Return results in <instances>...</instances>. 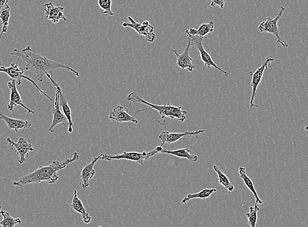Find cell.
<instances>
[{"instance_id": "cell-1", "label": "cell", "mask_w": 308, "mask_h": 227, "mask_svg": "<svg viewBox=\"0 0 308 227\" xmlns=\"http://www.w3.org/2000/svg\"><path fill=\"white\" fill-rule=\"evenodd\" d=\"M9 55L17 57L18 59L24 61L26 63L24 69L34 72L36 75V79L40 82H43V75L45 74H50L53 77L54 70L58 68L70 70L77 75V77H80L79 72L77 70L66 65L65 64L50 60L45 57L37 54L29 45L22 49H13V52H11Z\"/></svg>"}, {"instance_id": "cell-2", "label": "cell", "mask_w": 308, "mask_h": 227, "mask_svg": "<svg viewBox=\"0 0 308 227\" xmlns=\"http://www.w3.org/2000/svg\"><path fill=\"white\" fill-rule=\"evenodd\" d=\"M80 155L77 152L73 153V157L68 158L63 162L55 160L52 164L47 166H39L38 169L32 173L22 176L20 180L13 181V185L15 187H23L25 185L32 183H39L45 181L48 183H56L59 180L58 171L66 168L71 163L78 161Z\"/></svg>"}, {"instance_id": "cell-3", "label": "cell", "mask_w": 308, "mask_h": 227, "mask_svg": "<svg viewBox=\"0 0 308 227\" xmlns=\"http://www.w3.org/2000/svg\"><path fill=\"white\" fill-rule=\"evenodd\" d=\"M127 100L131 103H142L149 106L147 109L137 110L135 112L134 116L140 112L147 111L149 109L156 110L159 113L161 119L169 118L172 120L177 119L178 121H184L186 119L187 112L183 111L181 107H175L170 104V102L165 103L164 105H153L152 103L146 102L144 99L139 94L135 92H132L129 94L127 97Z\"/></svg>"}, {"instance_id": "cell-4", "label": "cell", "mask_w": 308, "mask_h": 227, "mask_svg": "<svg viewBox=\"0 0 308 227\" xmlns=\"http://www.w3.org/2000/svg\"><path fill=\"white\" fill-rule=\"evenodd\" d=\"M19 60L20 59L18 58L17 63H11L10 65H9L8 67L0 66V72L6 73L7 75H9V77L11 78V80H15L16 82V84H17V86H20V85H22V79L28 80V81L31 82V83L36 87V89H38V90L40 91L41 93L43 94V95H44L45 97L50 100V102L54 103V100H53L47 93H45L44 91L42 90V89H41L40 87L36 84V82H34L33 80L31 79V78L27 77V75H25V69H23L22 68H20L19 66L18 65V61H19Z\"/></svg>"}, {"instance_id": "cell-5", "label": "cell", "mask_w": 308, "mask_h": 227, "mask_svg": "<svg viewBox=\"0 0 308 227\" xmlns=\"http://www.w3.org/2000/svg\"><path fill=\"white\" fill-rule=\"evenodd\" d=\"M157 154L155 149L149 151V152L145 150L142 153L126 152V151H124L123 153L114 156L105 155V154L102 153L101 154L100 160H107V161L109 162L112 161V160H127L137 163V164L143 166L146 160H149V158L153 157L155 155H157Z\"/></svg>"}, {"instance_id": "cell-6", "label": "cell", "mask_w": 308, "mask_h": 227, "mask_svg": "<svg viewBox=\"0 0 308 227\" xmlns=\"http://www.w3.org/2000/svg\"><path fill=\"white\" fill-rule=\"evenodd\" d=\"M187 35L188 40L191 43V46L196 47L198 51L200 53V56H201V60L204 63V66H206L208 69H210V67H214L216 70L220 71L225 77H228L229 75V72L227 71L222 69L220 67V65L215 63L213 59H211L210 55L208 54L204 49L203 44H202V40L203 38L199 37L198 36L190 35L187 33H185Z\"/></svg>"}, {"instance_id": "cell-7", "label": "cell", "mask_w": 308, "mask_h": 227, "mask_svg": "<svg viewBox=\"0 0 308 227\" xmlns=\"http://www.w3.org/2000/svg\"><path fill=\"white\" fill-rule=\"evenodd\" d=\"M280 10L275 18L268 17V19L259 24L258 29L260 33L272 34L277 38V43H280L282 47H288V43L280 35V31L278 27L277 22L282 17V13L285 11L283 6L279 7Z\"/></svg>"}, {"instance_id": "cell-8", "label": "cell", "mask_w": 308, "mask_h": 227, "mask_svg": "<svg viewBox=\"0 0 308 227\" xmlns=\"http://www.w3.org/2000/svg\"><path fill=\"white\" fill-rule=\"evenodd\" d=\"M274 61L275 59L273 56H269L264 59V61L262 62V65L257 70H255L254 73L250 72V74H252V81L251 83H250V86L252 87V95L250 100V108L259 107L258 105L254 103V98L256 97L257 94V88H258L262 78H263L264 72H265L266 70L268 69V66L272 68L271 63Z\"/></svg>"}, {"instance_id": "cell-9", "label": "cell", "mask_w": 308, "mask_h": 227, "mask_svg": "<svg viewBox=\"0 0 308 227\" xmlns=\"http://www.w3.org/2000/svg\"><path fill=\"white\" fill-rule=\"evenodd\" d=\"M129 22H124L122 25L124 28L133 29L139 36H144L147 42H153L156 38V34L154 33V27L152 26L148 20L138 23L132 17L128 16Z\"/></svg>"}, {"instance_id": "cell-10", "label": "cell", "mask_w": 308, "mask_h": 227, "mask_svg": "<svg viewBox=\"0 0 308 227\" xmlns=\"http://www.w3.org/2000/svg\"><path fill=\"white\" fill-rule=\"evenodd\" d=\"M46 77L49 79L52 84L54 85V88L57 89L59 92V107H61L62 111L63 112L64 116H66V119L68 121V133H72L73 129V120L72 118V112L70 107L68 105V99L66 97L65 94L63 93V90L60 87V85L57 83L56 81L54 79V78L50 74H45Z\"/></svg>"}, {"instance_id": "cell-11", "label": "cell", "mask_w": 308, "mask_h": 227, "mask_svg": "<svg viewBox=\"0 0 308 227\" xmlns=\"http://www.w3.org/2000/svg\"><path fill=\"white\" fill-rule=\"evenodd\" d=\"M6 141L9 144V145L13 146L15 148V153L19 157L18 162L20 164H24L27 161V156L29 155L30 152L34 151L32 144L28 143L27 140L23 137H20L18 139L17 143L14 142L12 139L8 137Z\"/></svg>"}, {"instance_id": "cell-12", "label": "cell", "mask_w": 308, "mask_h": 227, "mask_svg": "<svg viewBox=\"0 0 308 227\" xmlns=\"http://www.w3.org/2000/svg\"><path fill=\"white\" fill-rule=\"evenodd\" d=\"M164 128L165 131L161 132L159 135H158V139L162 141L161 146H162L164 143L171 144L175 143V142L178 141L179 139L185 137L195 136L198 137L204 133V130H198L197 132H194L171 133L167 130L165 125H164Z\"/></svg>"}, {"instance_id": "cell-13", "label": "cell", "mask_w": 308, "mask_h": 227, "mask_svg": "<svg viewBox=\"0 0 308 227\" xmlns=\"http://www.w3.org/2000/svg\"><path fill=\"white\" fill-rule=\"evenodd\" d=\"M8 87L10 90V100H9L8 105V109L9 111H13L14 108L17 106H21L23 109L27 110L28 114H35V112L32 111L31 109L27 107L22 103L21 96L17 90V84L15 80H11L8 83Z\"/></svg>"}, {"instance_id": "cell-14", "label": "cell", "mask_w": 308, "mask_h": 227, "mask_svg": "<svg viewBox=\"0 0 308 227\" xmlns=\"http://www.w3.org/2000/svg\"><path fill=\"white\" fill-rule=\"evenodd\" d=\"M55 91V107L52 109L53 120L49 128V132L54 133L55 126L62 124L64 127H68V121L66 116L61 111V107H59V96L57 89L54 88Z\"/></svg>"}, {"instance_id": "cell-15", "label": "cell", "mask_w": 308, "mask_h": 227, "mask_svg": "<svg viewBox=\"0 0 308 227\" xmlns=\"http://www.w3.org/2000/svg\"><path fill=\"white\" fill-rule=\"evenodd\" d=\"M45 11V19L50 20L53 24L58 23L59 20L63 19L66 21L67 19L64 15L63 7L55 6L52 2L43 5Z\"/></svg>"}, {"instance_id": "cell-16", "label": "cell", "mask_w": 308, "mask_h": 227, "mask_svg": "<svg viewBox=\"0 0 308 227\" xmlns=\"http://www.w3.org/2000/svg\"><path fill=\"white\" fill-rule=\"evenodd\" d=\"M191 43L188 40L187 46L181 54H179L176 49H173L174 54L177 57V65L181 70H186L192 72L195 70V65L193 64V59L190 56L189 50Z\"/></svg>"}, {"instance_id": "cell-17", "label": "cell", "mask_w": 308, "mask_h": 227, "mask_svg": "<svg viewBox=\"0 0 308 227\" xmlns=\"http://www.w3.org/2000/svg\"><path fill=\"white\" fill-rule=\"evenodd\" d=\"M109 118L110 120L117 123L123 122H132L137 124L138 120L133 116L128 113V111H125L124 107L116 106L112 111L110 112Z\"/></svg>"}, {"instance_id": "cell-18", "label": "cell", "mask_w": 308, "mask_h": 227, "mask_svg": "<svg viewBox=\"0 0 308 227\" xmlns=\"http://www.w3.org/2000/svg\"><path fill=\"white\" fill-rule=\"evenodd\" d=\"M101 159V155L98 157L93 158L90 163L85 166L83 168L81 174H80V180H81V187L83 189L86 190L88 189L90 181L94 175H96V170L94 166L99 160Z\"/></svg>"}, {"instance_id": "cell-19", "label": "cell", "mask_w": 308, "mask_h": 227, "mask_svg": "<svg viewBox=\"0 0 308 227\" xmlns=\"http://www.w3.org/2000/svg\"><path fill=\"white\" fill-rule=\"evenodd\" d=\"M0 120H4L8 125L9 130H14L15 132H18L19 130H22V134L25 130L31 128L32 123L29 120H18V119L10 118L0 111Z\"/></svg>"}, {"instance_id": "cell-20", "label": "cell", "mask_w": 308, "mask_h": 227, "mask_svg": "<svg viewBox=\"0 0 308 227\" xmlns=\"http://www.w3.org/2000/svg\"><path fill=\"white\" fill-rule=\"evenodd\" d=\"M70 207L73 210L82 215L83 221L84 223L89 224L91 222V217L89 213L87 212L86 208L84 207L81 199L78 198L77 190L74 191L72 203L70 204Z\"/></svg>"}, {"instance_id": "cell-21", "label": "cell", "mask_w": 308, "mask_h": 227, "mask_svg": "<svg viewBox=\"0 0 308 227\" xmlns=\"http://www.w3.org/2000/svg\"><path fill=\"white\" fill-rule=\"evenodd\" d=\"M159 153L173 155L175 156V157L181 158H186V159L193 162H196L198 161V160H199V157H198L197 155H192V154L190 153L189 149L187 148L177 149V150H168V149L162 148Z\"/></svg>"}, {"instance_id": "cell-22", "label": "cell", "mask_w": 308, "mask_h": 227, "mask_svg": "<svg viewBox=\"0 0 308 227\" xmlns=\"http://www.w3.org/2000/svg\"><path fill=\"white\" fill-rule=\"evenodd\" d=\"M239 175H240V178L243 180L244 183H245V185L248 187V189H249L250 191L252 192L253 195H254V198L256 199V203L257 204H263V201H262V199L259 198L258 195L257 194V192L256 189H255L253 181H252L251 179H250L249 176L247 175V173H246L245 167H239Z\"/></svg>"}, {"instance_id": "cell-23", "label": "cell", "mask_w": 308, "mask_h": 227, "mask_svg": "<svg viewBox=\"0 0 308 227\" xmlns=\"http://www.w3.org/2000/svg\"><path fill=\"white\" fill-rule=\"evenodd\" d=\"M215 29V22L210 21L208 23H203L197 29L191 28L185 31V33L193 36H198L199 37L203 38L209 33H212Z\"/></svg>"}, {"instance_id": "cell-24", "label": "cell", "mask_w": 308, "mask_h": 227, "mask_svg": "<svg viewBox=\"0 0 308 227\" xmlns=\"http://www.w3.org/2000/svg\"><path fill=\"white\" fill-rule=\"evenodd\" d=\"M11 16V8L8 4L0 9V19L2 20V31L0 34V43H2L1 39L4 33L8 32L9 20Z\"/></svg>"}, {"instance_id": "cell-25", "label": "cell", "mask_w": 308, "mask_h": 227, "mask_svg": "<svg viewBox=\"0 0 308 227\" xmlns=\"http://www.w3.org/2000/svg\"><path fill=\"white\" fill-rule=\"evenodd\" d=\"M0 215L3 217L0 221V226L2 227H14L22 223L20 218H14L11 216L10 213L6 211L0 210Z\"/></svg>"}, {"instance_id": "cell-26", "label": "cell", "mask_w": 308, "mask_h": 227, "mask_svg": "<svg viewBox=\"0 0 308 227\" xmlns=\"http://www.w3.org/2000/svg\"><path fill=\"white\" fill-rule=\"evenodd\" d=\"M216 191H217V189H205L201 190L199 192H197V193L188 194L187 196L184 197L182 200H181V203L187 204L188 201H189L192 199L200 198L204 199L208 198Z\"/></svg>"}, {"instance_id": "cell-27", "label": "cell", "mask_w": 308, "mask_h": 227, "mask_svg": "<svg viewBox=\"0 0 308 227\" xmlns=\"http://www.w3.org/2000/svg\"><path fill=\"white\" fill-rule=\"evenodd\" d=\"M213 169L216 172V173H217L218 181H219L220 184L224 186L225 189L228 190L229 193H231V192L233 191L234 187L231 184V182H230L228 178H227L226 175H225V174L220 170L219 167H218L216 165H214Z\"/></svg>"}, {"instance_id": "cell-28", "label": "cell", "mask_w": 308, "mask_h": 227, "mask_svg": "<svg viewBox=\"0 0 308 227\" xmlns=\"http://www.w3.org/2000/svg\"><path fill=\"white\" fill-rule=\"evenodd\" d=\"M259 208L256 203L254 206H250L249 212L246 213L245 215L248 218V224L250 227H256L257 220V212H259Z\"/></svg>"}, {"instance_id": "cell-29", "label": "cell", "mask_w": 308, "mask_h": 227, "mask_svg": "<svg viewBox=\"0 0 308 227\" xmlns=\"http://www.w3.org/2000/svg\"><path fill=\"white\" fill-rule=\"evenodd\" d=\"M98 6L103 10V14L105 17L114 16V13L112 11V0H98Z\"/></svg>"}, {"instance_id": "cell-30", "label": "cell", "mask_w": 308, "mask_h": 227, "mask_svg": "<svg viewBox=\"0 0 308 227\" xmlns=\"http://www.w3.org/2000/svg\"><path fill=\"white\" fill-rule=\"evenodd\" d=\"M225 2H226V0H211L210 6L215 9L216 6H219L221 9H223L224 8Z\"/></svg>"}, {"instance_id": "cell-31", "label": "cell", "mask_w": 308, "mask_h": 227, "mask_svg": "<svg viewBox=\"0 0 308 227\" xmlns=\"http://www.w3.org/2000/svg\"><path fill=\"white\" fill-rule=\"evenodd\" d=\"M9 0H0V9L8 4Z\"/></svg>"}, {"instance_id": "cell-32", "label": "cell", "mask_w": 308, "mask_h": 227, "mask_svg": "<svg viewBox=\"0 0 308 227\" xmlns=\"http://www.w3.org/2000/svg\"><path fill=\"white\" fill-rule=\"evenodd\" d=\"M1 208H2L1 206H0V210H2V209H1ZM0 227H1V226H0Z\"/></svg>"}, {"instance_id": "cell-33", "label": "cell", "mask_w": 308, "mask_h": 227, "mask_svg": "<svg viewBox=\"0 0 308 227\" xmlns=\"http://www.w3.org/2000/svg\"><path fill=\"white\" fill-rule=\"evenodd\" d=\"M99 227H103V226H99Z\"/></svg>"}]
</instances>
